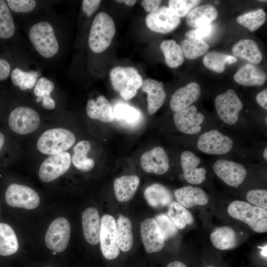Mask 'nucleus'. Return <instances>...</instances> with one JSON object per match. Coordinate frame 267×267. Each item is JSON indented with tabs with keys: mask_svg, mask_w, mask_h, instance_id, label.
<instances>
[{
	"mask_svg": "<svg viewBox=\"0 0 267 267\" xmlns=\"http://www.w3.org/2000/svg\"><path fill=\"white\" fill-rule=\"evenodd\" d=\"M232 146V139L217 130L204 133L197 141L199 150L210 155L225 154L231 150Z\"/></svg>",
	"mask_w": 267,
	"mask_h": 267,
	"instance_id": "11",
	"label": "nucleus"
},
{
	"mask_svg": "<svg viewBox=\"0 0 267 267\" xmlns=\"http://www.w3.org/2000/svg\"><path fill=\"white\" fill-rule=\"evenodd\" d=\"M99 242L105 258L113 260L118 257L120 248L116 232V223L114 217L110 215H104L101 220Z\"/></svg>",
	"mask_w": 267,
	"mask_h": 267,
	"instance_id": "9",
	"label": "nucleus"
},
{
	"mask_svg": "<svg viewBox=\"0 0 267 267\" xmlns=\"http://www.w3.org/2000/svg\"><path fill=\"white\" fill-rule=\"evenodd\" d=\"M5 199L11 207L33 210L40 204V198L33 188L18 183H11L5 193Z\"/></svg>",
	"mask_w": 267,
	"mask_h": 267,
	"instance_id": "8",
	"label": "nucleus"
},
{
	"mask_svg": "<svg viewBox=\"0 0 267 267\" xmlns=\"http://www.w3.org/2000/svg\"><path fill=\"white\" fill-rule=\"evenodd\" d=\"M234 80L244 86H261L266 80V74L255 66L247 64L240 68L233 76Z\"/></svg>",
	"mask_w": 267,
	"mask_h": 267,
	"instance_id": "27",
	"label": "nucleus"
},
{
	"mask_svg": "<svg viewBox=\"0 0 267 267\" xmlns=\"http://www.w3.org/2000/svg\"><path fill=\"white\" fill-rule=\"evenodd\" d=\"M167 267H187L184 264L180 261H174L170 263Z\"/></svg>",
	"mask_w": 267,
	"mask_h": 267,
	"instance_id": "51",
	"label": "nucleus"
},
{
	"mask_svg": "<svg viewBox=\"0 0 267 267\" xmlns=\"http://www.w3.org/2000/svg\"><path fill=\"white\" fill-rule=\"evenodd\" d=\"M38 72H24L16 68L11 73V81L14 85L18 86L22 90L31 89L37 82Z\"/></svg>",
	"mask_w": 267,
	"mask_h": 267,
	"instance_id": "39",
	"label": "nucleus"
},
{
	"mask_svg": "<svg viewBox=\"0 0 267 267\" xmlns=\"http://www.w3.org/2000/svg\"><path fill=\"white\" fill-rule=\"evenodd\" d=\"M183 55L189 59H194L205 54L209 48L204 41L186 38L181 42Z\"/></svg>",
	"mask_w": 267,
	"mask_h": 267,
	"instance_id": "36",
	"label": "nucleus"
},
{
	"mask_svg": "<svg viewBox=\"0 0 267 267\" xmlns=\"http://www.w3.org/2000/svg\"><path fill=\"white\" fill-rule=\"evenodd\" d=\"M174 194L178 202L185 208L205 205L209 202L205 191L199 187L184 186L176 189Z\"/></svg>",
	"mask_w": 267,
	"mask_h": 267,
	"instance_id": "22",
	"label": "nucleus"
},
{
	"mask_svg": "<svg viewBox=\"0 0 267 267\" xmlns=\"http://www.w3.org/2000/svg\"><path fill=\"white\" fill-rule=\"evenodd\" d=\"M200 1L198 0H170L168 7L178 17H182L187 15Z\"/></svg>",
	"mask_w": 267,
	"mask_h": 267,
	"instance_id": "43",
	"label": "nucleus"
},
{
	"mask_svg": "<svg viewBox=\"0 0 267 267\" xmlns=\"http://www.w3.org/2000/svg\"><path fill=\"white\" fill-rule=\"evenodd\" d=\"M91 145L88 140L78 142L73 148L71 161L74 166L81 172H89L94 167L93 160L87 157Z\"/></svg>",
	"mask_w": 267,
	"mask_h": 267,
	"instance_id": "30",
	"label": "nucleus"
},
{
	"mask_svg": "<svg viewBox=\"0 0 267 267\" xmlns=\"http://www.w3.org/2000/svg\"><path fill=\"white\" fill-rule=\"evenodd\" d=\"M160 48L164 54L167 64L171 68H176L184 61V55L181 46L175 41L168 40L162 42Z\"/></svg>",
	"mask_w": 267,
	"mask_h": 267,
	"instance_id": "34",
	"label": "nucleus"
},
{
	"mask_svg": "<svg viewBox=\"0 0 267 267\" xmlns=\"http://www.w3.org/2000/svg\"><path fill=\"white\" fill-rule=\"evenodd\" d=\"M145 22L151 31L166 34L175 29L179 25L180 20L169 7L163 6L149 13L146 17Z\"/></svg>",
	"mask_w": 267,
	"mask_h": 267,
	"instance_id": "13",
	"label": "nucleus"
},
{
	"mask_svg": "<svg viewBox=\"0 0 267 267\" xmlns=\"http://www.w3.org/2000/svg\"><path fill=\"white\" fill-rule=\"evenodd\" d=\"M227 54L217 51H211L207 53L203 59V63L208 69L220 73L224 71Z\"/></svg>",
	"mask_w": 267,
	"mask_h": 267,
	"instance_id": "41",
	"label": "nucleus"
},
{
	"mask_svg": "<svg viewBox=\"0 0 267 267\" xmlns=\"http://www.w3.org/2000/svg\"><path fill=\"white\" fill-rule=\"evenodd\" d=\"M201 88L195 82H191L177 89L173 94L170 102L171 109L178 112L186 108L199 97Z\"/></svg>",
	"mask_w": 267,
	"mask_h": 267,
	"instance_id": "20",
	"label": "nucleus"
},
{
	"mask_svg": "<svg viewBox=\"0 0 267 267\" xmlns=\"http://www.w3.org/2000/svg\"><path fill=\"white\" fill-rule=\"evenodd\" d=\"M200 159L190 151H184L180 156L181 166L185 179L188 183L199 184L206 178V170L204 168H197Z\"/></svg>",
	"mask_w": 267,
	"mask_h": 267,
	"instance_id": "18",
	"label": "nucleus"
},
{
	"mask_svg": "<svg viewBox=\"0 0 267 267\" xmlns=\"http://www.w3.org/2000/svg\"><path fill=\"white\" fill-rule=\"evenodd\" d=\"M215 107L220 118L226 124L232 125L238 121L243 103L232 89L217 96Z\"/></svg>",
	"mask_w": 267,
	"mask_h": 267,
	"instance_id": "7",
	"label": "nucleus"
},
{
	"mask_svg": "<svg viewBox=\"0 0 267 267\" xmlns=\"http://www.w3.org/2000/svg\"><path fill=\"white\" fill-rule=\"evenodd\" d=\"M116 223L119 248L123 252H128L131 250L133 244L131 222L128 217L120 214Z\"/></svg>",
	"mask_w": 267,
	"mask_h": 267,
	"instance_id": "31",
	"label": "nucleus"
},
{
	"mask_svg": "<svg viewBox=\"0 0 267 267\" xmlns=\"http://www.w3.org/2000/svg\"><path fill=\"white\" fill-rule=\"evenodd\" d=\"M140 234L147 253L159 252L164 247L165 240L154 218L146 219L141 222Z\"/></svg>",
	"mask_w": 267,
	"mask_h": 267,
	"instance_id": "17",
	"label": "nucleus"
},
{
	"mask_svg": "<svg viewBox=\"0 0 267 267\" xmlns=\"http://www.w3.org/2000/svg\"><path fill=\"white\" fill-rule=\"evenodd\" d=\"M76 137L66 129L57 128L44 132L37 143L38 150L42 154L54 155L65 152L75 143Z\"/></svg>",
	"mask_w": 267,
	"mask_h": 267,
	"instance_id": "4",
	"label": "nucleus"
},
{
	"mask_svg": "<svg viewBox=\"0 0 267 267\" xmlns=\"http://www.w3.org/2000/svg\"><path fill=\"white\" fill-rule=\"evenodd\" d=\"M83 234L86 241L91 245L99 242L101 219L98 210L94 207H89L82 213Z\"/></svg>",
	"mask_w": 267,
	"mask_h": 267,
	"instance_id": "19",
	"label": "nucleus"
},
{
	"mask_svg": "<svg viewBox=\"0 0 267 267\" xmlns=\"http://www.w3.org/2000/svg\"><path fill=\"white\" fill-rule=\"evenodd\" d=\"M5 142V137L2 133L0 132V153L4 146Z\"/></svg>",
	"mask_w": 267,
	"mask_h": 267,
	"instance_id": "53",
	"label": "nucleus"
},
{
	"mask_svg": "<svg viewBox=\"0 0 267 267\" xmlns=\"http://www.w3.org/2000/svg\"></svg>",
	"mask_w": 267,
	"mask_h": 267,
	"instance_id": "60",
	"label": "nucleus"
},
{
	"mask_svg": "<svg viewBox=\"0 0 267 267\" xmlns=\"http://www.w3.org/2000/svg\"><path fill=\"white\" fill-rule=\"evenodd\" d=\"M246 199L254 206L267 209V191L265 189H253L246 194Z\"/></svg>",
	"mask_w": 267,
	"mask_h": 267,
	"instance_id": "44",
	"label": "nucleus"
},
{
	"mask_svg": "<svg viewBox=\"0 0 267 267\" xmlns=\"http://www.w3.org/2000/svg\"><path fill=\"white\" fill-rule=\"evenodd\" d=\"M161 2V0H143L141 5L146 11L151 13L159 8Z\"/></svg>",
	"mask_w": 267,
	"mask_h": 267,
	"instance_id": "48",
	"label": "nucleus"
},
{
	"mask_svg": "<svg viewBox=\"0 0 267 267\" xmlns=\"http://www.w3.org/2000/svg\"><path fill=\"white\" fill-rule=\"evenodd\" d=\"M29 37L36 50L43 57L49 58L57 53L58 43L49 23L42 21L35 24L30 29Z\"/></svg>",
	"mask_w": 267,
	"mask_h": 267,
	"instance_id": "5",
	"label": "nucleus"
},
{
	"mask_svg": "<svg viewBox=\"0 0 267 267\" xmlns=\"http://www.w3.org/2000/svg\"><path fill=\"white\" fill-rule=\"evenodd\" d=\"M144 196L148 204L156 208L169 205L173 199L170 191L164 185L158 183L148 186L144 191Z\"/></svg>",
	"mask_w": 267,
	"mask_h": 267,
	"instance_id": "26",
	"label": "nucleus"
},
{
	"mask_svg": "<svg viewBox=\"0 0 267 267\" xmlns=\"http://www.w3.org/2000/svg\"><path fill=\"white\" fill-rule=\"evenodd\" d=\"M168 215L178 228L183 229L193 222L192 214L177 202H172L169 206Z\"/></svg>",
	"mask_w": 267,
	"mask_h": 267,
	"instance_id": "35",
	"label": "nucleus"
},
{
	"mask_svg": "<svg viewBox=\"0 0 267 267\" xmlns=\"http://www.w3.org/2000/svg\"><path fill=\"white\" fill-rule=\"evenodd\" d=\"M260 1H266V0H259Z\"/></svg>",
	"mask_w": 267,
	"mask_h": 267,
	"instance_id": "58",
	"label": "nucleus"
},
{
	"mask_svg": "<svg viewBox=\"0 0 267 267\" xmlns=\"http://www.w3.org/2000/svg\"><path fill=\"white\" fill-rule=\"evenodd\" d=\"M19 248L16 235L11 226L0 223V255L8 256L15 253Z\"/></svg>",
	"mask_w": 267,
	"mask_h": 267,
	"instance_id": "32",
	"label": "nucleus"
},
{
	"mask_svg": "<svg viewBox=\"0 0 267 267\" xmlns=\"http://www.w3.org/2000/svg\"><path fill=\"white\" fill-rule=\"evenodd\" d=\"M113 110L115 118L128 125L136 124L141 119L140 111L126 104H118Z\"/></svg>",
	"mask_w": 267,
	"mask_h": 267,
	"instance_id": "40",
	"label": "nucleus"
},
{
	"mask_svg": "<svg viewBox=\"0 0 267 267\" xmlns=\"http://www.w3.org/2000/svg\"><path fill=\"white\" fill-rule=\"evenodd\" d=\"M41 118L33 108L25 106H18L10 113L8 125L10 129L19 134H28L39 127Z\"/></svg>",
	"mask_w": 267,
	"mask_h": 267,
	"instance_id": "6",
	"label": "nucleus"
},
{
	"mask_svg": "<svg viewBox=\"0 0 267 267\" xmlns=\"http://www.w3.org/2000/svg\"><path fill=\"white\" fill-rule=\"evenodd\" d=\"M109 76L114 89L127 100L136 95L143 81L137 69L132 66L115 67L110 71Z\"/></svg>",
	"mask_w": 267,
	"mask_h": 267,
	"instance_id": "3",
	"label": "nucleus"
},
{
	"mask_svg": "<svg viewBox=\"0 0 267 267\" xmlns=\"http://www.w3.org/2000/svg\"><path fill=\"white\" fill-rule=\"evenodd\" d=\"M212 267V266H209V267Z\"/></svg>",
	"mask_w": 267,
	"mask_h": 267,
	"instance_id": "59",
	"label": "nucleus"
},
{
	"mask_svg": "<svg viewBox=\"0 0 267 267\" xmlns=\"http://www.w3.org/2000/svg\"><path fill=\"white\" fill-rule=\"evenodd\" d=\"M256 101L264 109H267V89H266L257 95Z\"/></svg>",
	"mask_w": 267,
	"mask_h": 267,
	"instance_id": "50",
	"label": "nucleus"
},
{
	"mask_svg": "<svg viewBox=\"0 0 267 267\" xmlns=\"http://www.w3.org/2000/svg\"><path fill=\"white\" fill-rule=\"evenodd\" d=\"M210 239L214 246L221 250L233 249L238 242L234 230L227 226L216 228L210 235Z\"/></svg>",
	"mask_w": 267,
	"mask_h": 267,
	"instance_id": "28",
	"label": "nucleus"
},
{
	"mask_svg": "<svg viewBox=\"0 0 267 267\" xmlns=\"http://www.w3.org/2000/svg\"><path fill=\"white\" fill-rule=\"evenodd\" d=\"M214 31V25L210 24L189 30L185 34V36L186 38L203 41L211 37Z\"/></svg>",
	"mask_w": 267,
	"mask_h": 267,
	"instance_id": "45",
	"label": "nucleus"
},
{
	"mask_svg": "<svg viewBox=\"0 0 267 267\" xmlns=\"http://www.w3.org/2000/svg\"><path fill=\"white\" fill-rule=\"evenodd\" d=\"M15 32L12 16L6 2L0 0V38L8 39Z\"/></svg>",
	"mask_w": 267,
	"mask_h": 267,
	"instance_id": "38",
	"label": "nucleus"
},
{
	"mask_svg": "<svg viewBox=\"0 0 267 267\" xmlns=\"http://www.w3.org/2000/svg\"><path fill=\"white\" fill-rule=\"evenodd\" d=\"M216 175L227 185L237 187L245 179L247 170L242 165L232 161L219 159L213 165Z\"/></svg>",
	"mask_w": 267,
	"mask_h": 267,
	"instance_id": "14",
	"label": "nucleus"
},
{
	"mask_svg": "<svg viewBox=\"0 0 267 267\" xmlns=\"http://www.w3.org/2000/svg\"><path fill=\"white\" fill-rule=\"evenodd\" d=\"M258 248H261V254L264 257H267V245L266 246H264V247H260L258 246Z\"/></svg>",
	"mask_w": 267,
	"mask_h": 267,
	"instance_id": "55",
	"label": "nucleus"
},
{
	"mask_svg": "<svg viewBox=\"0 0 267 267\" xmlns=\"http://www.w3.org/2000/svg\"><path fill=\"white\" fill-rule=\"evenodd\" d=\"M71 163V155L66 151L46 158L39 169L40 179L45 182L55 180L69 170Z\"/></svg>",
	"mask_w": 267,
	"mask_h": 267,
	"instance_id": "12",
	"label": "nucleus"
},
{
	"mask_svg": "<svg viewBox=\"0 0 267 267\" xmlns=\"http://www.w3.org/2000/svg\"><path fill=\"white\" fill-rule=\"evenodd\" d=\"M117 2L122 3L124 2L128 6H132L134 5L136 2L135 0H116Z\"/></svg>",
	"mask_w": 267,
	"mask_h": 267,
	"instance_id": "54",
	"label": "nucleus"
},
{
	"mask_svg": "<svg viewBox=\"0 0 267 267\" xmlns=\"http://www.w3.org/2000/svg\"><path fill=\"white\" fill-rule=\"evenodd\" d=\"M6 2L12 10L19 13L31 11L37 5L34 0H7Z\"/></svg>",
	"mask_w": 267,
	"mask_h": 267,
	"instance_id": "46",
	"label": "nucleus"
},
{
	"mask_svg": "<svg viewBox=\"0 0 267 267\" xmlns=\"http://www.w3.org/2000/svg\"><path fill=\"white\" fill-rule=\"evenodd\" d=\"M218 15L215 7L211 4L198 6L190 10L186 17V24L192 27H199L211 24Z\"/></svg>",
	"mask_w": 267,
	"mask_h": 267,
	"instance_id": "25",
	"label": "nucleus"
},
{
	"mask_svg": "<svg viewBox=\"0 0 267 267\" xmlns=\"http://www.w3.org/2000/svg\"><path fill=\"white\" fill-rule=\"evenodd\" d=\"M10 71V65L3 59L0 58V81L7 78Z\"/></svg>",
	"mask_w": 267,
	"mask_h": 267,
	"instance_id": "49",
	"label": "nucleus"
},
{
	"mask_svg": "<svg viewBox=\"0 0 267 267\" xmlns=\"http://www.w3.org/2000/svg\"><path fill=\"white\" fill-rule=\"evenodd\" d=\"M71 233L69 221L64 217L53 220L45 235V243L48 248L56 252L63 251L67 247Z\"/></svg>",
	"mask_w": 267,
	"mask_h": 267,
	"instance_id": "10",
	"label": "nucleus"
},
{
	"mask_svg": "<svg viewBox=\"0 0 267 267\" xmlns=\"http://www.w3.org/2000/svg\"><path fill=\"white\" fill-rule=\"evenodd\" d=\"M101 2L100 0H84L82 4V10L88 17H90L98 9Z\"/></svg>",
	"mask_w": 267,
	"mask_h": 267,
	"instance_id": "47",
	"label": "nucleus"
},
{
	"mask_svg": "<svg viewBox=\"0 0 267 267\" xmlns=\"http://www.w3.org/2000/svg\"><path fill=\"white\" fill-rule=\"evenodd\" d=\"M87 114L93 120H98L103 123H110L114 119L113 108L107 98L103 95L98 96L95 100H88L86 106Z\"/></svg>",
	"mask_w": 267,
	"mask_h": 267,
	"instance_id": "23",
	"label": "nucleus"
},
{
	"mask_svg": "<svg viewBox=\"0 0 267 267\" xmlns=\"http://www.w3.org/2000/svg\"><path fill=\"white\" fill-rule=\"evenodd\" d=\"M232 51L235 56L246 59L254 64L259 63L263 57L257 44L251 39L239 41L233 46Z\"/></svg>",
	"mask_w": 267,
	"mask_h": 267,
	"instance_id": "29",
	"label": "nucleus"
},
{
	"mask_svg": "<svg viewBox=\"0 0 267 267\" xmlns=\"http://www.w3.org/2000/svg\"><path fill=\"white\" fill-rule=\"evenodd\" d=\"M266 14L264 10L258 9L244 13L237 18V22L251 31H255L265 22Z\"/></svg>",
	"mask_w": 267,
	"mask_h": 267,
	"instance_id": "37",
	"label": "nucleus"
},
{
	"mask_svg": "<svg viewBox=\"0 0 267 267\" xmlns=\"http://www.w3.org/2000/svg\"><path fill=\"white\" fill-rule=\"evenodd\" d=\"M173 119L177 129L187 134L199 133L201 130V125L204 121V116L197 112V107L190 105L174 113Z\"/></svg>",
	"mask_w": 267,
	"mask_h": 267,
	"instance_id": "15",
	"label": "nucleus"
},
{
	"mask_svg": "<svg viewBox=\"0 0 267 267\" xmlns=\"http://www.w3.org/2000/svg\"><path fill=\"white\" fill-rule=\"evenodd\" d=\"M154 219L165 240L173 237L177 233V227L166 215H158Z\"/></svg>",
	"mask_w": 267,
	"mask_h": 267,
	"instance_id": "42",
	"label": "nucleus"
},
{
	"mask_svg": "<svg viewBox=\"0 0 267 267\" xmlns=\"http://www.w3.org/2000/svg\"><path fill=\"white\" fill-rule=\"evenodd\" d=\"M116 32L113 19L106 13L99 12L92 23L88 43L90 49L99 53L110 45Z\"/></svg>",
	"mask_w": 267,
	"mask_h": 267,
	"instance_id": "2",
	"label": "nucleus"
},
{
	"mask_svg": "<svg viewBox=\"0 0 267 267\" xmlns=\"http://www.w3.org/2000/svg\"><path fill=\"white\" fill-rule=\"evenodd\" d=\"M237 61V59L232 55H227L226 57V63L228 64H233L234 63H235Z\"/></svg>",
	"mask_w": 267,
	"mask_h": 267,
	"instance_id": "52",
	"label": "nucleus"
},
{
	"mask_svg": "<svg viewBox=\"0 0 267 267\" xmlns=\"http://www.w3.org/2000/svg\"><path fill=\"white\" fill-rule=\"evenodd\" d=\"M140 179L136 175L123 176L115 179L114 190L116 199L126 202L132 198L137 189Z\"/></svg>",
	"mask_w": 267,
	"mask_h": 267,
	"instance_id": "24",
	"label": "nucleus"
},
{
	"mask_svg": "<svg viewBox=\"0 0 267 267\" xmlns=\"http://www.w3.org/2000/svg\"><path fill=\"white\" fill-rule=\"evenodd\" d=\"M141 89L147 94V111L149 115L155 113L163 104L166 94L161 82L152 79L143 81Z\"/></svg>",
	"mask_w": 267,
	"mask_h": 267,
	"instance_id": "21",
	"label": "nucleus"
},
{
	"mask_svg": "<svg viewBox=\"0 0 267 267\" xmlns=\"http://www.w3.org/2000/svg\"><path fill=\"white\" fill-rule=\"evenodd\" d=\"M263 156L266 161L267 160V148L266 147L264 150Z\"/></svg>",
	"mask_w": 267,
	"mask_h": 267,
	"instance_id": "56",
	"label": "nucleus"
},
{
	"mask_svg": "<svg viewBox=\"0 0 267 267\" xmlns=\"http://www.w3.org/2000/svg\"><path fill=\"white\" fill-rule=\"evenodd\" d=\"M140 164L144 172L157 175L166 173L170 167L167 152L160 146H156L143 153L140 157Z\"/></svg>",
	"mask_w": 267,
	"mask_h": 267,
	"instance_id": "16",
	"label": "nucleus"
},
{
	"mask_svg": "<svg viewBox=\"0 0 267 267\" xmlns=\"http://www.w3.org/2000/svg\"><path fill=\"white\" fill-rule=\"evenodd\" d=\"M54 88V83L44 77L39 79L35 85L34 93L37 97L36 101H42L43 106L46 109H53L56 106L54 99L50 96Z\"/></svg>",
	"mask_w": 267,
	"mask_h": 267,
	"instance_id": "33",
	"label": "nucleus"
},
{
	"mask_svg": "<svg viewBox=\"0 0 267 267\" xmlns=\"http://www.w3.org/2000/svg\"><path fill=\"white\" fill-rule=\"evenodd\" d=\"M228 214L247 224L258 233L267 231V211L243 201L235 200L228 206Z\"/></svg>",
	"mask_w": 267,
	"mask_h": 267,
	"instance_id": "1",
	"label": "nucleus"
},
{
	"mask_svg": "<svg viewBox=\"0 0 267 267\" xmlns=\"http://www.w3.org/2000/svg\"><path fill=\"white\" fill-rule=\"evenodd\" d=\"M215 3H216V4H219L220 3V1H218V0H216Z\"/></svg>",
	"mask_w": 267,
	"mask_h": 267,
	"instance_id": "57",
	"label": "nucleus"
}]
</instances>
